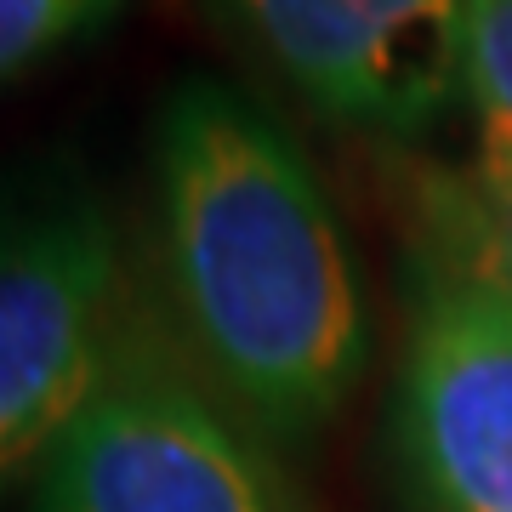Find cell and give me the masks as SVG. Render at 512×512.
<instances>
[{"label":"cell","instance_id":"cell-3","mask_svg":"<svg viewBox=\"0 0 512 512\" xmlns=\"http://www.w3.org/2000/svg\"><path fill=\"white\" fill-rule=\"evenodd\" d=\"M126 342V251L109 211L69 200L0 228V478L52 456Z\"/></svg>","mask_w":512,"mask_h":512},{"label":"cell","instance_id":"cell-4","mask_svg":"<svg viewBox=\"0 0 512 512\" xmlns=\"http://www.w3.org/2000/svg\"><path fill=\"white\" fill-rule=\"evenodd\" d=\"M313 114L421 137L461 103V0H205Z\"/></svg>","mask_w":512,"mask_h":512},{"label":"cell","instance_id":"cell-5","mask_svg":"<svg viewBox=\"0 0 512 512\" xmlns=\"http://www.w3.org/2000/svg\"><path fill=\"white\" fill-rule=\"evenodd\" d=\"M393 439L421 512H512L507 308L410 279Z\"/></svg>","mask_w":512,"mask_h":512},{"label":"cell","instance_id":"cell-1","mask_svg":"<svg viewBox=\"0 0 512 512\" xmlns=\"http://www.w3.org/2000/svg\"><path fill=\"white\" fill-rule=\"evenodd\" d=\"M160 279L188 359L228 410L302 439L370 365L348 234L302 148L222 80H188L154 131Z\"/></svg>","mask_w":512,"mask_h":512},{"label":"cell","instance_id":"cell-2","mask_svg":"<svg viewBox=\"0 0 512 512\" xmlns=\"http://www.w3.org/2000/svg\"><path fill=\"white\" fill-rule=\"evenodd\" d=\"M35 512H296L274 461L205 382L131 330L97 399L52 444Z\"/></svg>","mask_w":512,"mask_h":512},{"label":"cell","instance_id":"cell-7","mask_svg":"<svg viewBox=\"0 0 512 512\" xmlns=\"http://www.w3.org/2000/svg\"><path fill=\"white\" fill-rule=\"evenodd\" d=\"M461 103L484 143L512 148V0H461Z\"/></svg>","mask_w":512,"mask_h":512},{"label":"cell","instance_id":"cell-6","mask_svg":"<svg viewBox=\"0 0 512 512\" xmlns=\"http://www.w3.org/2000/svg\"><path fill=\"white\" fill-rule=\"evenodd\" d=\"M410 279L473 291L512 313V148L484 143L467 160L421 165L404 183Z\"/></svg>","mask_w":512,"mask_h":512},{"label":"cell","instance_id":"cell-8","mask_svg":"<svg viewBox=\"0 0 512 512\" xmlns=\"http://www.w3.org/2000/svg\"><path fill=\"white\" fill-rule=\"evenodd\" d=\"M126 0H0V86L35 69L57 46L92 35Z\"/></svg>","mask_w":512,"mask_h":512}]
</instances>
